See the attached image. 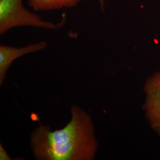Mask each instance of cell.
I'll return each instance as SVG.
<instances>
[{"mask_svg":"<svg viewBox=\"0 0 160 160\" xmlns=\"http://www.w3.org/2000/svg\"><path fill=\"white\" fill-rule=\"evenodd\" d=\"M71 118L63 128L52 131L49 125L37 127L30 135V147L38 160H92L98 149L90 114L80 107L71 108Z\"/></svg>","mask_w":160,"mask_h":160,"instance_id":"6da1fadb","label":"cell"},{"mask_svg":"<svg viewBox=\"0 0 160 160\" xmlns=\"http://www.w3.org/2000/svg\"><path fill=\"white\" fill-rule=\"evenodd\" d=\"M66 23L65 15L60 22L53 23L28 10L23 0H0V35L17 27H32L38 29L56 30Z\"/></svg>","mask_w":160,"mask_h":160,"instance_id":"7a4b0ae2","label":"cell"},{"mask_svg":"<svg viewBox=\"0 0 160 160\" xmlns=\"http://www.w3.org/2000/svg\"><path fill=\"white\" fill-rule=\"evenodd\" d=\"M147 94L144 106L152 128L160 135V72L149 78L145 86Z\"/></svg>","mask_w":160,"mask_h":160,"instance_id":"3957f363","label":"cell"},{"mask_svg":"<svg viewBox=\"0 0 160 160\" xmlns=\"http://www.w3.org/2000/svg\"><path fill=\"white\" fill-rule=\"evenodd\" d=\"M48 44L45 41L30 43L22 48H16L5 45H0V86L6 78L7 71L13 62L27 54L41 51L46 49Z\"/></svg>","mask_w":160,"mask_h":160,"instance_id":"277c9868","label":"cell"},{"mask_svg":"<svg viewBox=\"0 0 160 160\" xmlns=\"http://www.w3.org/2000/svg\"><path fill=\"white\" fill-rule=\"evenodd\" d=\"M82 0H28L29 5L36 12H49L71 8Z\"/></svg>","mask_w":160,"mask_h":160,"instance_id":"5b68a950","label":"cell"},{"mask_svg":"<svg viewBox=\"0 0 160 160\" xmlns=\"http://www.w3.org/2000/svg\"><path fill=\"white\" fill-rule=\"evenodd\" d=\"M0 160H11L12 158L8 155L6 149L2 146V145L0 144Z\"/></svg>","mask_w":160,"mask_h":160,"instance_id":"8992f818","label":"cell"},{"mask_svg":"<svg viewBox=\"0 0 160 160\" xmlns=\"http://www.w3.org/2000/svg\"><path fill=\"white\" fill-rule=\"evenodd\" d=\"M99 2V5L100 7V9L104 11V6H105V0H98Z\"/></svg>","mask_w":160,"mask_h":160,"instance_id":"52a82bcc","label":"cell"}]
</instances>
